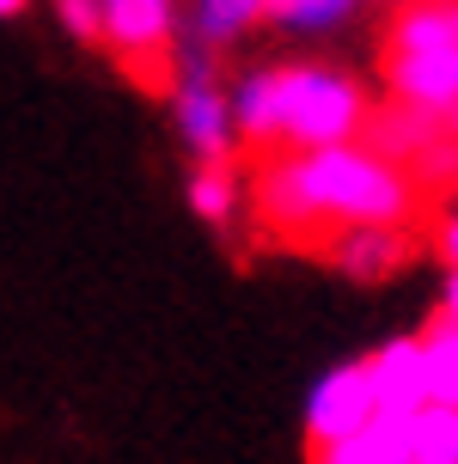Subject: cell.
<instances>
[{
    "label": "cell",
    "mask_w": 458,
    "mask_h": 464,
    "mask_svg": "<svg viewBox=\"0 0 458 464\" xmlns=\"http://www.w3.org/2000/svg\"><path fill=\"white\" fill-rule=\"evenodd\" d=\"M415 208V178L404 165L379 160L361 140L281 153L257 171V214L281 232H324V245L343 227H404Z\"/></svg>",
    "instance_id": "6da1fadb"
},
{
    "label": "cell",
    "mask_w": 458,
    "mask_h": 464,
    "mask_svg": "<svg viewBox=\"0 0 458 464\" xmlns=\"http://www.w3.org/2000/svg\"><path fill=\"white\" fill-rule=\"evenodd\" d=\"M275 98H281V153H312V147H343L366 135V92L361 80L324 62H287L275 68Z\"/></svg>",
    "instance_id": "7a4b0ae2"
},
{
    "label": "cell",
    "mask_w": 458,
    "mask_h": 464,
    "mask_svg": "<svg viewBox=\"0 0 458 464\" xmlns=\"http://www.w3.org/2000/svg\"><path fill=\"white\" fill-rule=\"evenodd\" d=\"M178 135L183 147L202 165H232V140H239V122H232V92H220L214 80V49L183 44L178 62Z\"/></svg>",
    "instance_id": "3957f363"
},
{
    "label": "cell",
    "mask_w": 458,
    "mask_h": 464,
    "mask_svg": "<svg viewBox=\"0 0 458 464\" xmlns=\"http://www.w3.org/2000/svg\"><path fill=\"white\" fill-rule=\"evenodd\" d=\"M98 19H104L98 44H111L122 73L165 92V80H171V31H178L171 0H98Z\"/></svg>",
    "instance_id": "277c9868"
},
{
    "label": "cell",
    "mask_w": 458,
    "mask_h": 464,
    "mask_svg": "<svg viewBox=\"0 0 458 464\" xmlns=\"http://www.w3.org/2000/svg\"><path fill=\"white\" fill-rule=\"evenodd\" d=\"M373 416H379V403H373L366 361L336 367L330 379H318V392H312V403H306V440L312 446H336V440H348V434H361Z\"/></svg>",
    "instance_id": "5b68a950"
},
{
    "label": "cell",
    "mask_w": 458,
    "mask_h": 464,
    "mask_svg": "<svg viewBox=\"0 0 458 464\" xmlns=\"http://www.w3.org/2000/svg\"><path fill=\"white\" fill-rule=\"evenodd\" d=\"M366 379H373V403L379 416H415L428 410V367H422V336H397L379 354H366Z\"/></svg>",
    "instance_id": "8992f818"
},
{
    "label": "cell",
    "mask_w": 458,
    "mask_h": 464,
    "mask_svg": "<svg viewBox=\"0 0 458 464\" xmlns=\"http://www.w3.org/2000/svg\"><path fill=\"white\" fill-rule=\"evenodd\" d=\"M385 80L397 104L458 122V55H385Z\"/></svg>",
    "instance_id": "52a82bcc"
},
{
    "label": "cell",
    "mask_w": 458,
    "mask_h": 464,
    "mask_svg": "<svg viewBox=\"0 0 458 464\" xmlns=\"http://www.w3.org/2000/svg\"><path fill=\"white\" fill-rule=\"evenodd\" d=\"M330 263L343 269V276H355V281H385V276H397L404 263H410V251H415V238L404 227H343L330 245Z\"/></svg>",
    "instance_id": "ba28073f"
},
{
    "label": "cell",
    "mask_w": 458,
    "mask_h": 464,
    "mask_svg": "<svg viewBox=\"0 0 458 464\" xmlns=\"http://www.w3.org/2000/svg\"><path fill=\"white\" fill-rule=\"evenodd\" d=\"M391 55H458V0H410V6H397Z\"/></svg>",
    "instance_id": "9c48e42d"
},
{
    "label": "cell",
    "mask_w": 458,
    "mask_h": 464,
    "mask_svg": "<svg viewBox=\"0 0 458 464\" xmlns=\"http://www.w3.org/2000/svg\"><path fill=\"white\" fill-rule=\"evenodd\" d=\"M312 464H415L410 416H373L361 434H348V440L312 446Z\"/></svg>",
    "instance_id": "30bf717a"
},
{
    "label": "cell",
    "mask_w": 458,
    "mask_h": 464,
    "mask_svg": "<svg viewBox=\"0 0 458 464\" xmlns=\"http://www.w3.org/2000/svg\"><path fill=\"white\" fill-rule=\"evenodd\" d=\"M263 19V0H196L190 6V44H202V49H232L251 24Z\"/></svg>",
    "instance_id": "8fae6325"
},
{
    "label": "cell",
    "mask_w": 458,
    "mask_h": 464,
    "mask_svg": "<svg viewBox=\"0 0 458 464\" xmlns=\"http://www.w3.org/2000/svg\"><path fill=\"white\" fill-rule=\"evenodd\" d=\"M422 367H428V403L458 410V324L434 318L422 330Z\"/></svg>",
    "instance_id": "7c38bea8"
},
{
    "label": "cell",
    "mask_w": 458,
    "mask_h": 464,
    "mask_svg": "<svg viewBox=\"0 0 458 464\" xmlns=\"http://www.w3.org/2000/svg\"><path fill=\"white\" fill-rule=\"evenodd\" d=\"M410 452L415 464H458V410H415L410 416Z\"/></svg>",
    "instance_id": "4fadbf2b"
},
{
    "label": "cell",
    "mask_w": 458,
    "mask_h": 464,
    "mask_svg": "<svg viewBox=\"0 0 458 464\" xmlns=\"http://www.w3.org/2000/svg\"><path fill=\"white\" fill-rule=\"evenodd\" d=\"M190 208L202 214L208 227H227L232 208H239V178H232V165H196V178H190Z\"/></svg>",
    "instance_id": "5bb4252c"
},
{
    "label": "cell",
    "mask_w": 458,
    "mask_h": 464,
    "mask_svg": "<svg viewBox=\"0 0 458 464\" xmlns=\"http://www.w3.org/2000/svg\"><path fill=\"white\" fill-rule=\"evenodd\" d=\"M348 13H355V0H287L275 19L287 31H336Z\"/></svg>",
    "instance_id": "9a60e30c"
},
{
    "label": "cell",
    "mask_w": 458,
    "mask_h": 464,
    "mask_svg": "<svg viewBox=\"0 0 458 464\" xmlns=\"http://www.w3.org/2000/svg\"><path fill=\"white\" fill-rule=\"evenodd\" d=\"M55 19L68 24L80 44H98L104 37V19H98V0H55Z\"/></svg>",
    "instance_id": "2e32d148"
},
{
    "label": "cell",
    "mask_w": 458,
    "mask_h": 464,
    "mask_svg": "<svg viewBox=\"0 0 458 464\" xmlns=\"http://www.w3.org/2000/svg\"><path fill=\"white\" fill-rule=\"evenodd\" d=\"M434 245H440V256H446V263L458 269V208L446 214V220H440V238H434Z\"/></svg>",
    "instance_id": "e0dca14e"
},
{
    "label": "cell",
    "mask_w": 458,
    "mask_h": 464,
    "mask_svg": "<svg viewBox=\"0 0 458 464\" xmlns=\"http://www.w3.org/2000/svg\"><path fill=\"white\" fill-rule=\"evenodd\" d=\"M440 318H446V324H458V269L446 276V300H440Z\"/></svg>",
    "instance_id": "ac0fdd59"
},
{
    "label": "cell",
    "mask_w": 458,
    "mask_h": 464,
    "mask_svg": "<svg viewBox=\"0 0 458 464\" xmlns=\"http://www.w3.org/2000/svg\"><path fill=\"white\" fill-rule=\"evenodd\" d=\"M24 13V0H0V19H19Z\"/></svg>",
    "instance_id": "d6986e66"
},
{
    "label": "cell",
    "mask_w": 458,
    "mask_h": 464,
    "mask_svg": "<svg viewBox=\"0 0 458 464\" xmlns=\"http://www.w3.org/2000/svg\"><path fill=\"white\" fill-rule=\"evenodd\" d=\"M281 6H287V0H263V13H269V19H275V13H281Z\"/></svg>",
    "instance_id": "ffe728a7"
}]
</instances>
